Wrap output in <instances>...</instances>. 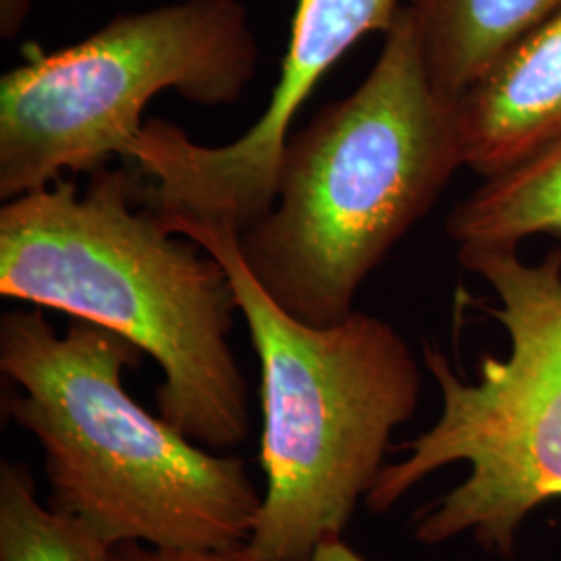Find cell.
<instances>
[{"label":"cell","instance_id":"obj_1","mask_svg":"<svg viewBox=\"0 0 561 561\" xmlns=\"http://www.w3.org/2000/svg\"><path fill=\"white\" fill-rule=\"evenodd\" d=\"M131 167L80 192L60 180L0 208V296L59 310L134 343L161 366L157 408L210 451L250 435V389L231 347V279L198 241L169 231Z\"/></svg>","mask_w":561,"mask_h":561},{"label":"cell","instance_id":"obj_2","mask_svg":"<svg viewBox=\"0 0 561 561\" xmlns=\"http://www.w3.org/2000/svg\"><path fill=\"white\" fill-rule=\"evenodd\" d=\"M460 167L456 101L428 78L401 4L366 80L285 141L275 202L238 236L241 259L287 314L337 324Z\"/></svg>","mask_w":561,"mask_h":561},{"label":"cell","instance_id":"obj_3","mask_svg":"<svg viewBox=\"0 0 561 561\" xmlns=\"http://www.w3.org/2000/svg\"><path fill=\"white\" fill-rule=\"evenodd\" d=\"M141 352L117 333L73 319L65 335L42 308L0 319V370L18 391L9 419L44 454L50 507L111 547L236 549L261 507L245 461L219 456L144 410L123 387Z\"/></svg>","mask_w":561,"mask_h":561},{"label":"cell","instance_id":"obj_4","mask_svg":"<svg viewBox=\"0 0 561 561\" xmlns=\"http://www.w3.org/2000/svg\"><path fill=\"white\" fill-rule=\"evenodd\" d=\"M162 222L221 262L261 362L266 491L248 547L266 561H306L343 539L385 468L391 435L414 416L419 362L373 314L354 310L331 327L287 314L245 266L229 225Z\"/></svg>","mask_w":561,"mask_h":561},{"label":"cell","instance_id":"obj_5","mask_svg":"<svg viewBox=\"0 0 561 561\" xmlns=\"http://www.w3.org/2000/svg\"><path fill=\"white\" fill-rule=\"evenodd\" d=\"M458 259L495 289L500 306L489 312L510 352L484 356L477 382L460 379L442 352H424L439 419L398 447L405 456L385 463L366 505L382 514L431 474L466 463L468 477L419 514L414 535L422 545L470 535L507 556L524 520L561 500V252L539 264L522 261L518 248H470Z\"/></svg>","mask_w":561,"mask_h":561},{"label":"cell","instance_id":"obj_6","mask_svg":"<svg viewBox=\"0 0 561 561\" xmlns=\"http://www.w3.org/2000/svg\"><path fill=\"white\" fill-rule=\"evenodd\" d=\"M259 59L240 0L121 13L83 41L30 57L0 80V198L125 159L162 92L202 106L240 101Z\"/></svg>","mask_w":561,"mask_h":561},{"label":"cell","instance_id":"obj_7","mask_svg":"<svg viewBox=\"0 0 561 561\" xmlns=\"http://www.w3.org/2000/svg\"><path fill=\"white\" fill-rule=\"evenodd\" d=\"M400 9V0H298L279 81L241 138L202 146L169 121L144 123L125 157L146 180L141 202L162 221L222 222L243 233L275 202L280 152L301 104L356 42L385 34Z\"/></svg>","mask_w":561,"mask_h":561},{"label":"cell","instance_id":"obj_8","mask_svg":"<svg viewBox=\"0 0 561 561\" xmlns=\"http://www.w3.org/2000/svg\"><path fill=\"white\" fill-rule=\"evenodd\" d=\"M463 164L482 180L561 138V13L456 101Z\"/></svg>","mask_w":561,"mask_h":561},{"label":"cell","instance_id":"obj_9","mask_svg":"<svg viewBox=\"0 0 561 561\" xmlns=\"http://www.w3.org/2000/svg\"><path fill=\"white\" fill-rule=\"evenodd\" d=\"M403 7L416 25L428 78L451 101L561 13V0H403Z\"/></svg>","mask_w":561,"mask_h":561},{"label":"cell","instance_id":"obj_10","mask_svg":"<svg viewBox=\"0 0 561 561\" xmlns=\"http://www.w3.org/2000/svg\"><path fill=\"white\" fill-rule=\"evenodd\" d=\"M447 236L458 250L518 248L533 236L561 241V138L482 180L449 213Z\"/></svg>","mask_w":561,"mask_h":561},{"label":"cell","instance_id":"obj_11","mask_svg":"<svg viewBox=\"0 0 561 561\" xmlns=\"http://www.w3.org/2000/svg\"><path fill=\"white\" fill-rule=\"evenodd\" d=\"M0 561H115L83 522L44 507L27 466L0 463Z\"/></svg>","mask_w":561,"mask_h":561},{"label":"cell","instance_id":"obj_12","mask_svg":"<svg viewBox=\"0 0 561 561\" xmlns=\"http://www.w3.org/2000/svg\"><path fill=\"white\" fill-rule=\"evenodd\" d=\"M115 561H266L248 545L236 549H157L141 542L115 547Z\"/></svg>","mask_w":561,"mask_h":561},{"label":"cell","instance_id":"obj_13","mask_svg":"<svg viewBox=\"0 0 561 561\" xmlns=\"http://www.w3.org/2000/svg\"><path fill=\"white\" fill-rule=\"evenodd\" d=\"M306 561H366L360 553H356L347 542L340 541L324 542Z\"/></svg>","mask_w":561,"mask_h":561}]
</instances>
